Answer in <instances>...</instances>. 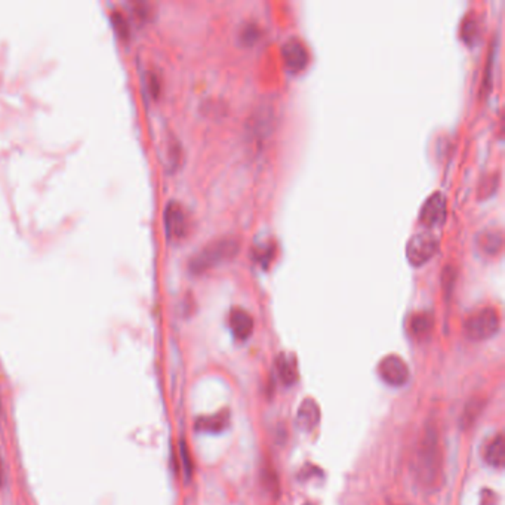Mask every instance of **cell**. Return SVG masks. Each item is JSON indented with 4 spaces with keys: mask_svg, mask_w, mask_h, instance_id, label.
Here are the masks:
<instances>
[{
    "mask_svg": "<svg viewBox=\"0 0 505 505\" xmlns=\"http://www.w3.org/2000/svg\"><path fill=\"white\" fill-rule=\"evenodd\" d=\"M414 473L421 486L433 489L440 480L442 452L439 434L434 427H427L422 434L414 458Z\"/></svg>",
    "mask_w": 505,
    "mask_h": 505,
    "instance_id": "6da1fadb",
    "label": "cell"
},
{
    "mask_svg": "<svg viewBox=\"0 0 505 505\" xmlns=\"http://www.w3.org/2000/svg\"><path fill=\"white\" fill-rule=\"evenodd\" d=\"M479 21L474 15H468L461 27V36L466 40L467 45H474L476 40L479 39Z\"/></svg>",
    "mask_w": 505,
    "mask_h": 505,
    "instance_id": "e0dca14e",
    "label": "cell"
},
{
    "mask_svg": "<svg viewBox=\"0 0 505 505\" xmlns=\"http://www.w3.org/2000/svg\"><path fill=\"white\" fill-rule=\"evenodd\" d=\"M231 332L239 341H247L254 332V319L247 310L235 308L230 313L228 319Z\"/></svg>",
    "mask_w": 505,
    "mask_h": 505,
    "instance_id": "9c48e42d",
    "label": "cell"
},
{
    "mask_svg": "<svg viewBox=\"0 0 505 505\" xmlns=\"http://www.w3.org/2000/svg\"><path fill=\"white\" fill-rule=\"evenodd\" d=\"M319 421H320L319 405L313 399L304 400L301 406H299L298 417H296L298 427L304 431H311L319 424Z\"/></svg>",
    "mask_w": 505,
    "mask_h": 505,
    "instance_id": "30bf717a",
    "label": "cell"
},
{
    "mask_svg": "<svg viewBox=\"0 0 505 505\" xmlns=\"http://www.w3.org/2000/svg\"><path fill=\"white\" fill-rule=\"evenodd\" d=\"M439 251V239L430 231H421L409 239L406 244L407 261L415 267L427 264Z\"/></svg>",
    "mask_w": 505,
    "mask_h": 505,
    "instance_id": "277c9868",
    "label": "cell"
},
{
    "mask_svg": "<svg viewBox=\"0 0 505 505\" xmlns=\"http://www.w3.org/2000/svg\"><path fill=\"white\" fill-rule=\"evenodd\" d=\"M304 505H316V504H311V502H307V504H304Z\"/></svg>",
    "mask_w": 505,
    "mask_h": 505,
    "instance_id": "44dd1931",
    "label": "cell"
},
{
    "mask_svg": "<svg viewBox=\"0 0 505 505\" xmlns=\"http://www.w3.org/2000/svg\"><path fill=\"white\" fill-rule=\"evenodd\" d=\"M447 216V203L442 193L431 195L419 212V221L426 227H440Z\"/></svg>",
    "mask_w": 505,
    "mask_h": 505,
    "instance_id": "52a82bcc",
    "label": "cell"
},
{
    "mask_svg": "<svg viewBox=\"0 0 505 505\" xmlns=\"http://www.w3.org/2000/svg\"><path fill=\"white\" fill-rule=\"evenodd\" d=\"M409 331L415 338H427L433 331V317L428 313H418L409 322Z\"/></svg>",
    "mask_w": 505,
    "mask_h": 505,
    "instance_id": "9a60e30c",
    "label": "cell"
},
{
    "mask_svg": "<svg viewBox=\"0 0 505 505\" xmlns=\"http://www.w3.org/2000/svg\"><path fill=\"white\" fill-rule=\"evenodd\" d=\"M276 369L280 381L286 387L295 384L298 379V371H296V363L291 358L286 356V354H280L276 360Z\"/></svg>",
    "mask_w": 505,
    "mask_h": 505,
    "instance_id": "7c38bea8",
    "label": "cell"
},
{
    "mask_svg": "<svg viewBox=\"0 0 505 505\" xmlns=\"http://www.w3.org/2000/svg\"><path fill=\"white\" fill-rule=\"evenodd\" d=\"M165 230L171 242H181L190 230L188 214L180 202H169L165 208Z\"/></svg>",
    "mask_w": 505,
    "mask_h": 505,
    "instance_id": "5b68a950",
    "label": "cell"
},
{
    "mask_svg": "<svg viewBox=\"0 0 505 505\" xmlns=\"http://www.w3.org/2000/svg\"><path fill=\"white\" fill-rule=\"evenodd\" d=\"M112 21H113V27H114L116 33L119 34V37L126 39L129 36V24H128L126 17L124 15V12L117 11V9L113 11Z\"/></svg>",
    "mask_w": 505,
    "mask_h": 505,
    "instance_id": "ac0fdd59",
    "label": "cell"
},
{
    "mask_svg": "<svg viewBox=\"0 0 505 505\" xmlns=\"http://www.w3.org/2000/svg\"><path fill=\"white\" fill-rule=\"evenodd\" d=\"M482 505H498V497L495 492L489 489H485L482 494Z\"/></svg>",
    "mask_w": 505,
    "mask_h": 505,
    "instance_id": "d6986e66",
    "label": "cell"
},
{
    "mask_svg": "<svg viewBox=\"0 0 505 505\" xmlns=\"http://www.w3.org/2000/svg\"><path fill=\"white\" fill-rule=\"evenodd\" d=\"M239 252V242L233 237L216 239L206 244L199 254L190 259V271L193 275H203L225 261L233 259Z\"/></svg>",
    "mask_w": 505,
    "mask_h": 505,
    "instance_id": "7a4b0ae2",
    "label": "cell"
},
{
    "mask_svg": "<svg viewBox=\"0 0 505 505\" xmlns=\"http://www.w3.org/2000/svg\"><path fill=\"white\" fill-rule=\"evenodd\" d=\"M499 315L495 308H482L464 323V334L471 341H485L497 335L499 331Z\"/></svg>",
    "mask_w": 505,
    "mask_h": 505,
    "instance_id": "3957f363",
    "label": "cell"
},
{
    "mask_svg": "<svg viewBox=\"0 0 505 505\" xmlns=\"http://www.w3.org/2000/svg\"><path fill=\"white\" fill-rule=\"evenodd\" d=\"M483 406H485V403H483V400L480 398H474V399L468 400L466 409H464V415H462L464 427L467 428V427H471L474 424L476 419L479 418V415L482 414Z\"/></svg>",
    "mask_w": 505,
    "mask_h": 505,
    "instance_id": "2e32d148",
    "label": "cell"
},
{
    "mask_svg": "<svg viewBox=\"0 0 505 505\" xmlns=\"http://www.w3.org/2000/svg\"><path fill=\"white\" fill-rule=\"evenodd\" d=\"M378 374L381 379L387 382L391 387H402L409 381V367L406 362L395 356V354H390V356L384 358L378 365Z\"/></svg>",
    "mask_w": 505,
    "mask_h": 505,
    "instance_id": "8992f818",
    "label": "cell"
},
{
    "mask_svg": "<svg viewBox=\"0 0 505 505\" xmlns=\"http://www.w3.org/2000/svg\"><path fill=\"white\" fill-rule=\"evenodd\" d=\"M504 435L498 434L494 440L485 449V461L489 464L490 467L494 468H502L504 467Z\"/></svg>",
    "mask_w": 505,
    "mask_h": 505,
    "instance_id": "4fadbf2b",
    "label": "cell"
},
{
    "mask_svg": "<svg viewBox=\"0 0 505 505\" xmlns=\"http://www.w3.org/2000/svg\"><path fill=\"white\" fill-rule=\"evenodd\" d=\"M230 426V412L221 411L211 417H203L196 419V430L202 433L218 434L223 433Z\"/></svg>",
    "mask_w": 505,
    "mask_h": 505,
    "instance_id": "8fae6325",
    "label": "cell"
},
{
    "mask_svg": "<svg viewBox=\"0 0 505 505\" xmlns=\"http://www.w3.org/2000/svg\"><path fill=\"white\" fill-rule=\"evenodd\" d=\"M4 483V462L2 458H0V486Z\"/></svg>",
    "mask_w": 505,
    "mask_h": 505,
    "instance_id": "ffe728a7",
    "label": "cell"
},
{
    "mask_svg": "<svg viewBox=\"0 0 505 505\" xmlns=\"http://www.w3.org/2000/svg\"><path fill=\"white\" fill-rule=\"evenodd\" d=\"M282 57L286 67L294 73L304 70L310 60L306 45L301 42V40H298L295 37L289 39L288 42L282 46Z\"/></svg>",
    "mask_w": 505,
    "mask_h": 505,
    "instance_id": "ba28073f",
    "label": "cell"
},
{
    "mask_svg": "<svg viewBox=\"0 0 505 505\" xmlns=\"http://www.w3.org/2000/svg\"><path fill=\"white\" fill-rule=\"evenodd\" d=\"M477 243H479V248L483 252L489 255H495L502 248V233L498 230L483 231V233L477 237Z\"/></svg>",
    "mask_w": 505,
    "mask_h": 505,
    "instance_id": "5bb4252c",
    "label": "cell"
}]
</instances>
